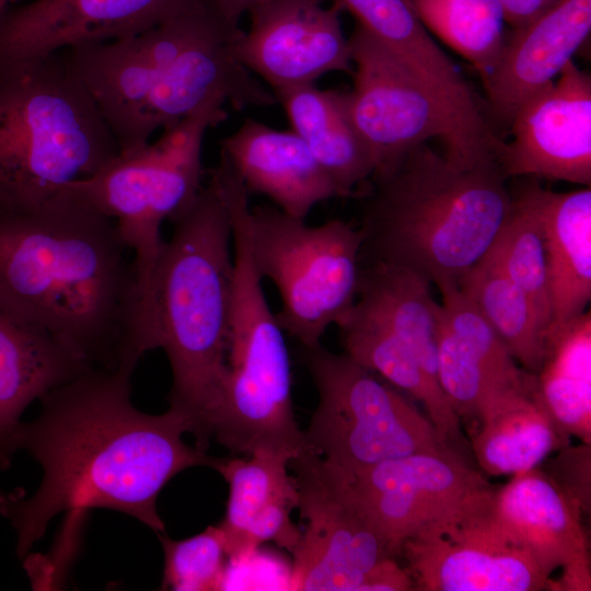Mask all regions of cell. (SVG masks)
<instances>
[{
  "instance_id": "41",
  "label": "cell",
  "mask_w": 591,
  "mask_h": 591,
  "mask_svg": "<svg viewBox=\"0 0 591 591\" xmlns=\"http://www.w3.org/2000/svg\"><path fill=\"white\" fill-rule=\"evenodd\" d=\"M9 7V0H0V13Z\"/></svg>"
},
{
  "instance_id": "7",
  "label": "cell",
  "mask_w": 591,
  "mask_h": 591,
  "mask_svg": "<svg viewBox=\"0 0 591 591\" xmlns=\"http://www.w3.org/2000/svg\"><path fill=\"white\" fill-rule=\"evenodd\" d=\"M222 103L164 128L162 137L119 153L94 175L67 189L113 218L134 263L149 309L155 313V277L164 242L161 225L202 187L206 131L227 119Z\"/></svg>"
},
{
  "instance_id": "30",
  "label": "cell",
  "mask_w": 591,
  "mask_h": 591,
  "mask_svg": "<svg viewBox=\"0 0 591 591\" xmlns=\"http://www.w3.org/2000/svg\"><path fill=\"white\" fill-rule=\"evenodd\" d=\"M484 257L528 296L547 338L552 303L544 236L531 184L512 193L510 210Z\"/></svg>"
},
{
  "instance_id": "2",
  "label": "cell",
  "mask_w": 591,
  "mask_h": 591,
  "mask_svg": "<svg viewBox=\"0 0 591 591\" xmlns=\"http://www.w3.org/2000/svg\"><path fill=\"white\" fill-rule=\"evenodd\" d=\"M116 221L67 189L0 211V309L91 368L134 372L158 327Z\"/></svg>"
},
{
  "instance_id": "11",
  "label": "cell",
  "mask_w": 591,
  "mask_h": 591,
  "mask_svg": "<svg viewBox=\"0 0 591 591\" xmlns=\"http://www.w3.org/2000/svg\"><path fill=\"white\" fill-rule=\"evenodd\" d=\"M288 465L305 521L289 589L357 591L381 560L395 557L386 540L346 472L306 447Z\"/></svg>"
},
{
  "instance_id": "34",
  "label": "cell",
  "mask_w": 591,
  "mask_h": 591,
  "mask_svg": "<svg viewBox=\"0 0 591 591\" xmlns=\"http://www.w3.org/2000/svg\"><path fill=\"white\" fill-rule=\"evenodd\" d=\"M442 316L453 334L500 380L515 389H530L535 374L519 367L508 348L474 302L456 283L438 286Z\"/></svg>"
},
{
  "instance_id": "39",
  "label": "cell",
  "mask_w": 591,
  "mask_h": 591,
  "mask_svg": "<svg viewBox=\"0 0 591 591\" xmlns=\"http://www.w3.org/2000/svg\"><path fill=\"white\" fill-rule=\"evenodd\" d=\"M501 9L506 23L512 28H519L559 0H494Z\"/></svg>"
},
{
  "instance_id": "23",
  "label": "cell",
  "mask_w": 591,
  "mask_h": 591,
  "mask_svg": "<svg viewBox=\"0 0 591 591\" xmlns=\"http://www.w3.org/2000/svg\"><path fill=\"white\" fill-rule=\"evenodd\" d=\"M552 303L549 335L586 312L591 298V189L556 193L531 184Z\"/></svg>"
},
{
  "instance_id": "24",
  "label": "cell",
  "mask_w": 591,
  "mask_h": 591,
  "mask_svg": "<svg viewBox=\"0 0 591 591\" xmlns=\"http://www.w3.org/2000/svg\"><path fill=\"white\" fill-rule=\"evenodd\" d=\"M274 95L339 197L351 196L372 176L374 162L350 117L347 93L306 84Z\"/></svg>"
},
{
  "instance_id": "6",
  "label": "cell",
  "mask_w": 591,
  "mask_h": 591,
  "mask_svg": "<svg viewBox=\"0 0 591 591\" xmlns=\"http://www.w3.org/2000/svg\"><path fill=\"white\" fill-rule=\"evenodd\" d=\"M348 40L354 65L348 109L371 152L373 174L432 138L443 142L444 157L457 166L500 164L506 142L478 106L461 102L359 25Z\"/></svg>"
},
{
  "instance_id": "1",
  "label": "cell",
  "mask_w": 591,
  "mask_h": 591,
  "mask_svg": "<svg viewBox=\"0 0 591 591\" xmlns=\"http://www.w3.org/2000/svg\"><path fill=\"white\" fill-rule=\"evenodd\" d=\"M128 370L92 368L40 397V413L19 425L14 450L42 467L35 493L0 490V514L16 532L20 558L59 513L111 509L163 533L157 501L164 486L194 466L213 467L218 457L189 447L188 418L169 407L160 415L131 402Z\"/></svg>"
},
{
  "instance_id": "22",
  "label": "cell",
  "mask_w": 591,
  "mask_h": 591,
  "mask_svg": "<svg viewBox=\"0 0 591 591\" xmlns=\"http://www.w3.org/2000/svg\"><path fill=\"white\" fill-rule=\"evenodd\" d=\"M90 369L61 344L0 309V470L11 465L25 408Z\"/></svg>"
},
{
  "instance_id": "8",
  "label": "cell",
  "mask_w": 591,
  "mask_h": 591,
  "mask_svg": "<svg viewBox=\"0 0 591 591\" xmlns=\"http://www.w3.org/2000/svg\"><path fill=\"white\" fill-rule=\"evenodd\" d=\"M248 239L258 274L279 292L276 316L283 332L302 348L321 345L357 300L361 230L339 219L311 225L277 207L257 206L250 210Z\"/></svg>"
},
{
  "instance_id": "19",
  "label": "cell",
  "mask_w": 591,
  "mask_h": 591,
  "mask_svg": "<svg viewBox=\"0 0 591 591\" xmlns=\"http://www.w3.org/2000/svg\"><path fill=\"white\" fill-rule=\"evenodd\" d=\"M239 24L223 9L162 73L144 105L142 131L148 141L159 128L215 102L229 103L236 111L277 103L236 55L244 33Z\"/></svg>"
},
{
  "instance_id": "37",
  "label": "cell",
  "mask_w": 591,
  "mask_h": 591,
  "mask_svg": "<svg viewBox=\"0 0 591 591\" xmlns=\"http://www.w3.org/2000/svg\"><path fill=\"white\" fill-rule=\"evenodd\" d=\"M556 456L549 460V472L554 480L579 505L582 513H590L591 489L590 444L572 447L570 444L556 452Z\"/></svg>"
},
{
  "instance_id": "3",
  "label": "cell",
  "mask_w": 591,
  "mask_h": 591,
  "mask_svg": "<svg viewBox=\"0 0 591 591\" xmlns=\"http://www.w3.org/2000/svg\"><path fill=\"white\" fill-rule=\"evenodd\" d=\"M363 206L360 264L456 283L487 253L512 202L499 163L461 167L427 142L373 174Z\"/></svg>"
},
{
  "instance_id": "42",
  "label": "cell",
  "mask_w": 591,
  "mask_h": 591,
  "mask_svg": "<svg viewBox=\"0 0 591 591\" xmlns=\"http://www.w3.org/2000/svg\"><path fill=\"white\" fill-rule=\"evenodd\" d=\"M16 1H19V0H9V4L14 3Z\"/></svg>"
},
{
  "instance_id": "16",
  "label": "cell",
  "mask_w": 591,
  "mask_h": 591,
  "mask_svg": "<svg viewBox=\"0 0 591 591\" xmlns=\"http://www.w3.org/2000/svg\"><path fill=\"white\" fill-rule=\"evenodd\" d=\"M500 166L507 178L536 176L590 186L591 77L570 60L513 115Z\"/></svg>"
},
{
  "instance_id": "13",
  "label": "cell",
  "mask_w": 591,
  "mask_h": 591,
  "mask_svg": "<svg viewBox=\"0 0 591 591\" xmlns=\"http://www.w3.org/2000/svg\"><path fill=\"white\" fill-rule=\"evenodd\" d=\"M494 488L450 519L406 540L399 554L414 590L536 591L551 579L514 545L491 513Z\"/></svg>"
},
{
  "instance_id": "32",
  "label": "cell",
  "mask_w": 591,
  "mask_h": 591,
  "mask_svg": "<svg viewBox=\"0 0 591 591\" xmlns=\"http://www.w3.org/2000/svg\"><path fill=\"white\" fill-rule=\"evenodd\" d=\"M420 22L467 59L484 80L506 43L505 16L494 0H410Z\"/></svg>"
},
{
  "instance_id": "4",
  "label": "cell",
  "mask_w": 591,
  "mask_h": 591,
  "mask_svg": "<svg viewBox=\"0 0 591 591\" xmlns=\"http://www.w3.org/2000/svg\"><path fill=\"white\" fill-rule=\"evenodd\" d=\"M169 221L155 277L159 348L172 372L170 407L188 418L195 447L207 451L228 373L231 219L208 182Z\"/></svg>"
},
{
  "instance_id": "36",
  "label": "cell",
  "mask_w": 591,
  "mask_h": 591,
  "mask_svg": "<svg viewBox=\"0 0 591 591\" xmlns=\"http://www.w3.org/2000/svg\"><path fill=\"white\" fill-rule=\"evenodd\" d=\"M298 507V499H278L264 508L247 526L239 551V560L250 556L260 544L273 542L287 549L296 551L301 531L291 520V511Z\"/></svg>"
},
{
  "instance_id": "33",
  "label": "cell",
  "mask_w": 591,
  "mask_h": 591,
  "mask_svg": "<svg viewBox=\"0 0 591 591\" xmlns=\"http://www.w3.org/2000/svg\"><path fill=\"white\" fill-rule=\"evenodd\" d=\"M437 376L460 419L476 420L495 399L515 389L496 376L450 329L440 306ZM535 385V384H534Z\"/></svg>"
},
{
  "instance_id": "17",
  "label": "cell",
  "mask_w": 591,
  "mask_h": 591,
  "mask_svg": "<svg viewBox=\"0 0 591 591\" xmlns=\"http://www.w3.org/2000/svg\"><path fill=\"white\" fill-rule=\"evenodd\" d=\"M324 0H275L252 10L248 31L236 44L242 63L274 93L313 84L320 77L354 72L340 12Z\"/></svg>"
},
{
  "instance_id": "26",
  "label": "cell",
  "mask_w": 591,
  "mask_h": 591,
  "mask_svg": "<svg viewBox=\"0 0 591 591\" xmlns=\"http://www.w3.org/2000/svg\"><path fill=\"white\" fill-rule=\"evenodd\" d=\"M337 327L347 356L419 402L447 442L459 438L461 419L441 386L391 331L356 303Z\"/></svg>"
},
{
  "instance_id": "25",
  "label": "cell",
  "mask_w": 591,
  "mask_h": 591,
  "mask_svg": "<svg viewBox=\"0 0 591 591\" xmlns=\"http://www.w3.org/2000/svg\"><path fill=\"white\" fill-rule=\"evenodd\" d=\"M476 420L472 450L478 466L491 476H513L538 467L570 444L541 403L535 385L495 399Z\"/></svg>"
},
{
  "instance_id": "15",
  "label": "cell",
  "mask_w": 591,
  "mask_h": 591,
  "mask_svg": "<svg viewBox=\"0 0 591 591\" xmlns=\"http://www.w3.org/2000/svg\"><path fill=\"white\" fill-rule=\"evenodd\" d=\"M202 0H34L0 13V74L62 49L134 36Z\"/></svg>"
},
{
  "instance_id": "5",
  "label": "cell",
  "mask_w": 591,
  "mask_h": 591,
  "mask_svg": "<svg viewBox=\"0 0 591 591\" xmlns=\"http://www.w3.org/2000/svg\"><path fill=\"white\" fill-rule=\"evenodd\" d=\"M120 153L65 54L0 74V211H24Z\"/></svg>"
},
{
  "instance_id": "38",
  "label": "cell",
  "mask_w": 591,
  "mask_h": 591,
  "mask_svg": "<svg viewBox=\"0 0 591 591\" xmlns=\"http://www.w3.org/2000/svg\"><path fill=\"white\" fill-rule=\"evenodd\" d=\"M414 582L406 568L394 557L381 560L363 579L357 591H407Z\"/></svg>"
},
{
  "instance_id": "29",
  "label": "cell",
  "mask_w": 591,
  "mask_h": 591,
  "mask_svg": "<svg viewBox=\"0 0 591 591\" xmlns=\"http://www.w3.org/2000/svg\"><path fill=\"white\" fill-rule=\"evenodd\" d=\"M499 335L514 360L537 373L547 338L528 296L495 264L483 257L457 282Z\"/></svg>"
},
{
  "instance_id": "28",
  "label": "cell",
  "mask_w": 591,
  "mask_h": 591,
  "mask_svg": "<svg viewBox=\"0 0 591 591\" xmlns=\"http://www.w3.org/2000/svg\"><path fill=\"white\" fill-rule=\"evenodd\" d=\"M331 1L341 11H348L357 25L461 102L478 106L459 69L418 19L410 0Z\"/></svg>"
},
{
  "instance_id": "10",
  "label": "cell",
  "mask_w": 591,
  "mask_h": 591,
  "mask_svg": "<svg viewBox=\"0 0 591 591\" xmlns=\"http://www.w3.org/2000/svg\"><path fill=\"white\" fill-rule=\"evenodd\" d=\"M264 292H237L231 305L228 373L211 439L235 454L258 450L293 457L306 444L294 417L287 343Z\"/></svg>"
},
{
  "instance_id": "35",
  "label": "cell",
  "mask_w": 591,
  "mask_h": 591,
  "mask_svg": "<svg viewBox=\"0 0 591 591\" xmlns=\"http://www.w3.org/2000/svg\"><path fill=\"white\" fill-rule=\"evenodd\" d=\"M158 535L164 554L163 590L222 589L230 558L219 524L183 540L170 538L164 532Z\"/></svg>"
},
{
  "instance_id": "21",
  "label": "cell",
  "mask_w": 591,
  "mask_h": 591,
  "mask_svg": "<svg viewBox=\"0 0 591 591\" xmlns=\"http://www.w3.org/2000/svg\"><path fill=\"white\" fill-rule=\"evenodd\" d=\"M250 193L262 194L278 209L305 219L311 209L339 193L293 130H277L248 117L220 142Z\"/></svg>"
},
{
  "instance_id": "14",
  "label": "cell",
  "mask_w": 591,
  "mask_h": 591,
  "mask_svg": "<svg viewBox=\"0 0 591 591\" xmlns=\"http://www.w3.org/2000/svg\"><path fill=\"white\" fill-rule=\"evenodd\" d=\"M350 477L394 556L406 540L491 488L450 447L383 461Z\"/></svg>"
},
{
  "instance_id": "31",
  "label": "cell",
  "mask_w": 591,
  "mask_h": 591,
  "mask_svg": "<svg viewBox=\"0 0 591 591\" xmlns=\"http://www.w3.org/2000/svg\"><path fill=\"white\" fill-rule=\"evenodd\" d=\"M293 456L278 451L258 450L248 459H218L212 468L229 485L223 531L230 560H239L242 537L252 520L278 499H298V490L289 461Z\"/></svg>"
},
{
  "instance_id": "40",
  "label": "cell",
  "mask_w": 591,
  "mask_h": 591,
  "mask_svg": "<svg viewBox=\"0 0 591 591\" xmlns=\"http://www.w3.org/2000/svg\"><path fill=\"white\" fill-rule=\"evenodd\" d=\"M273 1L275 0H221L225 10L239 21L243 14Z\"/></svg>"
},
{
  "instance_id": "12",
  "label": "cell",
  "mask_w": 591,
  "mask_h": 591,
  "mask_svg": "<svg viewBox=\"0 0 591 591\" xmlns=\"http://www.w3.org/2000/svg\"><path fill=\"white\" fill-rule=\"evenodd\" d=\"M205 0L144 32L121 39L67 48L65 57L111 128L120 153L149 141L144 105L162 73L213 20Z\"/></svg>"
},
{
  "instance_id": "27",
  "label": "cell",
  "mask_w": 591,
  "mask_h": 591,
  "mask_svg": "<svg viewBox=\"0 0 591 591\" xmlns=\"http://www.w3.org/2000/svg\"><path fill=\"white\" fill-rule=\"evenodd\" d=\"M536 394L569 438L591 443V314L584 312L547 338L535 373Z\"/></svg>"
},
{
  "instance_id": "20",
  "label": "cell",
  "mask_w": 591,
  "mask_h": 591,
  "mask_svg": "<svg viewBox=\"0 0 591 591\" xmlns=\"http://www.w3.org/2000/svg\"><path fill=\"white\" fill-rule=\"evenodd\" d=\"M591 31V0H559L507 34L493 71L483 80L493 114L509 124L518 108L552 83Z\"/></svg>"
},
{
  "instance_id": "9",
  "label": "cell",
  "mask_w": 591,
  "mask_h": 591,
  "mask_svg": "<svg viewBox=\"0 0 591 591\" xmlns=\"http://www.w3.org/2000/svg\"><path fill=\"white\" fill-rule=\"evenodd\" d=\"M318 393L306 448L349 476L416 452L449 448L426 414L345 352L303 348Z\"/></svg>"
},
{
  "instance_id": "18",
  "label": "cell",
  "mask_w": 591,
  "mask_h": 591,
  "mask_svg": "<svg viewBox=\"0 0 591 591\" xmlns=\"http://www.w3.org/2000/svg\"><path fill=\"white\" fill-rule=\"evenodd\" d=\"M491 513L510 541L551 579L548 589L590 590L582 511L547 472L535 467L513 475L494 491Z\"/></svg>"
}]
</instances>
